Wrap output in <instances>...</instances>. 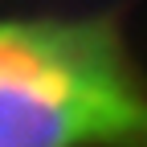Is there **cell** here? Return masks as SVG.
Returning <instances> with one entry per match:
<instances>
[{
    "label": "cell",
    "instance_id": "6da1fadb",
    "mask_svg": "<svg viewBox=\"0 0 147 147\" xmlns=\"http://www.w3.org/2000/svg\"><path fill=\"white\" fill-rule=\"evenodd\" d=\"M0 147H147V65L115 16H0Z\"/></svg>",
    "mask_w": 147,
    "mask_h": 147
}]
</instances>
